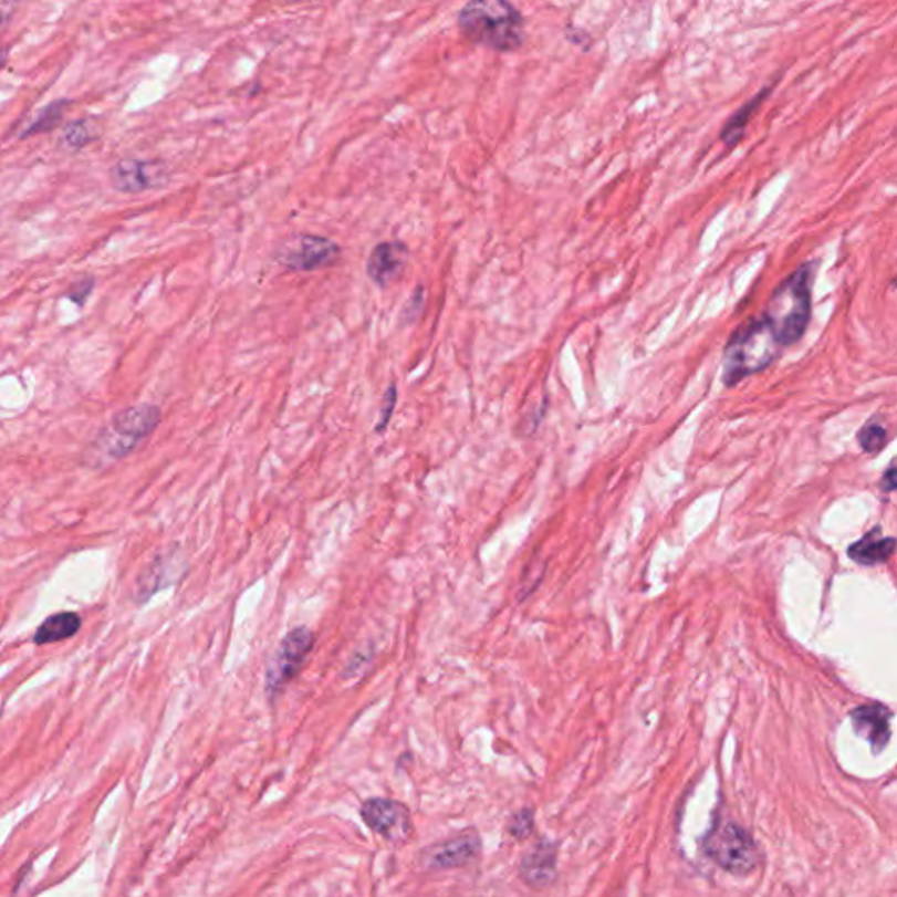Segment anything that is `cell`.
Listing matches in <instances>:
<instances>
[{"label":"cell","instance_id":"1","mask_svg":"<svg viewBox=\"0 0 897 897\" xmlns=\"http://www.w3.org/2000/svg\"><path fill=\"white\" fill-rule=\"evenodd\" d=\"M817 262H806L782 279L764 305L763 317L780 346L791 347L805 335L812 320V288Z\"/></svg>","mask_w":897,"mask_h":897},{"label":"cell","instance_id":"2","mask_svg":"<svg viewBox=\"0 0 897 897\" xmlns=\"http://www.w3.org/2000/svg\"><path fill=\"white\" fill-rule=\"evenodd\" d=\"M458 27L470 43L494 51H515L524 43V18L503 0L468 2L458 14Z\"/></svg>","mask_w":897,"mask_h":897},{"label":"cell","instance_id":"3","mask_svg":"<svg viewBox=\"0 0 897 897\" xmlns=\"http://www.w3.org/2000/svg\"><path fill=\"white\" fill-rule=\"evenodd\" d=\"M775 333L771 332L763 317H752L734 330L726 344L722 359V383L737 386L749 375L766 371L771 363L782 354Z\"/></svg>","mask_w":897,"mask_h":897},{"label":"cell","instance_id":"4","mask_svg":"<svg viewBox=\"0 0 897 897\" xmlns=\"http://www.w3.org/2000/svg\"><path fill=\"white\" fill-rule=\"evenodd\" d=\"M703 852L719 868L737 876L750 875L761 863V851L752 834L734 822L713 826L705 836Z\"/></svg>","mask_w":897,"mask_h":897},{"label":"cell","instance_id":"5","mask_svg":"<svg viewBox=\"0 0 897 897\" xmlns=\"http://www.w3.org/2000/svg\"><path fill=\"white\" fill-rule=\"evenodd\" d=\"M314 633L305 626L293 628L284 636L274 659L267 668L265 691L270 698L281 695L284 687L295 679L314 647Z\"/></svg>","mask_w":897,"mask_h":897},{"label":"cell","instance_id":"6","mask_svg":"<svg viewBox=\"0 0 897 897\" xmlns=\"http://www.w3.org/2000/svg\"><path fill=\"white\" fill-rule=\"evenodd\" d=\"M161 410L153 404L132 405L128 409H123L122 413L114 416L111 423V430L113 437L107 438L106 452L111 458H123L139 446L144 438H148L156 426L160 425Z\"/></svg>","mask_w":897,"mask_h":897},{"label":"cell","instance_id":"7","mask_svg":"<svg viewBox=\"0 0 897 897\" xmlns=\"http://www.w3.org/2000/svg\"><path fill=\"white\" fill-rule=\"evenodd\" d=\"M359 817L372 833L396 845L409 842L414 833L409 806L392 797H368L363 801Z\"/></svg>","mask_w":897,"mask_h":897},{"label":"cell","instance_id":"8","mask_svg":"<svg viewBox=\"0 0 897 897\" xmlns=\"http://www.w3.org/2000/svg\"><path fill=\"white\" fill-rule=\"evenodd\" d=\"M341 248L326 237L296 236L291 237L278 251L281 265L299 272L325 269L337 262Z\"/></svg>","mask_w":897,"mask_h":897},{"label":"cell","instance_id":"9","mask_svg":"<svg viewBox=\"0 0 897 897\" xmlns=\"http://www.w3.org/2000/svg\"><path fill=\"white\" fill-rule=\"evenodd\" d=\"M482 854V838L476 827H467L451 838L434 843L421 854L423 864L430 869H461L476 863Z\"/></svg>","mask_w":897,"mask_h":897},{"label":"cell","instance_id":"10","mask_svg":"<svg viewBox=\"0 0 897 897\" xmlns=\"http://www.w3.org/2000/svg\"><path fill=\"white\" fill-rule=\"evenodd\" d=\"M111 185L119 194H143L165 181V170L153 161L123 158L109 170Z\"/></svg>","mask_w":897,"mask_h":897},{"label":"cell","instance_id":"11","mask_svg":"<svg viewBox=\"0 0 897 897\" xmlns=\"http://www.w3.org/2000/svg\"><path fill=\"white\" fill-rule=\"evenodd\" d=\"M852 726L857 737L872 745L875 754H880L890 740L893 712L882 703L861 705L851 712Z\"/></svg>","mask_w":897,"mask_h":897},{"label":"cell","instance_id":"12","mask_svg":"<svg viewBox=\"0 0 897 897\" xmlns=\"http://www.w3.org/2000/svg\"><path fill=\"white\" fill-rule=\"evenodd\" d=\"M557 875V845L549 839H540L535 847L524 854L519 863V876L524 884L535 889H544Z\"/></svg>","mask_w":897,"mask_h":897},{"label":"cell","instance_id":"13","mask_svg":"<svg viewBox=\"0 0 897 897\" xmlns=\"http://www.w3.org/2000/svg\"><path fill=\"white\" fill-rule=\"evenodd\" d=\"M407 258L409 251L401 242H383V244L375 246L367 262L368 278L374 281L377 286L386 288L395 283L396 279L404 274L405 265H407Z\"/></svg>","mask_w":897,"mask_h":897},{"label":"cell","instance_id":"14","mask_svg":"<svg viewBox=\"0 0 897 897\" xmlns=\"http://www.w3.org/2000/svg\"><path fill=\"white\" fill-rule=\"evenodd\" d=\"M896 549L893 536H880V528L869 531L859 542L848 547V557L857 565L876 566L889 561Z\"/></svg>","mask_w":897,"mask_h":897},{"label":"cell","instance_id":"15","mask_svg":"<svg viewBox=\"0 0 897 897\" xmlns=\"http://www.w3.org/2000/svg\"><path fill=\"white\" fill-rule=\"evenodd\" d=\"M773 86L775 85L771 83V85L759 90L754 97H750L749 101L724 123V127H722L721 131V140L726 148L733 149L734 146L740 144V140L743 139V135H745L747 125H749L750 119L754 118V114L758 113L759 107L763 106V102L766 101L768 95L773 92Z\"/></svg>","mask_w":897,"mask_h":897},{"label":"cell","instance_id":"16","mask_svg":"<svg viewBox=\"0 0 897 897\" xmlns=\"http://www.w3.org/2000/svg\"><path fill=\"white\" fill-rule=\"evenodd\" d=\"M81 617L76 612H59L53 614L39 626L34 635L35 645L55 644L77 635L81 629Z\"/></svg>","mask_w":897,"mask_h":897},{"label":"cell","instance_id":"17","mask_svg":"<svg viewBox=\"0 0 897 897\" xmlns=\"http://www.w3.org/2000/svg\"><path fill=\"white\" fill-rule=\"evenodd\" d=\"M69 106H71L69 98H60V101L48 104V106L35 116L34 122L30 123L29 127L20 134V139L34 137V135L39 134H46V132L59 127L62 119H64L65 109H67Z\"/></svg>","mask_w":897,"mask_h":897},{"label":"cell","instance_id":"18","mask_svg":"<svg viewBox=\"0 0 897 897\" xmlns=\"http://www.w3.org/2000/svg\"><path fill=\"white\" fill-rule=\"evenodd\" d=\"M62 144L71 152L85 148L93 140V132L85 119H76V122L69 123L67 127L62 131Z\"/></svg>","mask_w":897,"mask_h":897},{"label":"cell","instance_id":"19","mask_svg":"<svg viewBox=\"0 0 897 897\" xmlns=\"http://www.w3.org/2000/svg\"><path fill=\"white\" fill-rule=\"evenodd\" d=\"M533 827H535V813L530 809L519 810L507 822V833L518 842L530 838Z\"/></svg>","mask_w":897,"mask_h":897},{"label":"cell","instance_id":"20","mask_svg":"<svg viewBox=\"0 0 897 897\" xmlns=\"http://www.w3.org/2000/svg\"><path fill=\"white\" fill-rule=\"evenodd\" d=\"M885 442H887V430H885L884 426L878 425V423H866V425L863 426V430L859 431L861 447H863L864 451L869 452V455L880 452L882 449H884Z\"/></svg>","mask_w":897,"mask_h":897},{"label":"cell","instance_id":"21","mask_svg":"<svg viewBox=\"0 0 897 897\" xmlns=\"http://www.w3.org/2000/svg\"><path fill=\"white\" fill-rule=\"evenodd\" d=\"M93 288H95V279L93 278H83L76 283L71 284L67 291H65V299L71 300L72 304L77 305V307L83 309L88 302L90 295H92Z\"/></svg>","mask_w":897,"mask_h":897},{"label":"cell","instance_id":"22","mask_svg":"<svg viewBox=\"0 0 897 897\" xmlns=\"http://www.w3.org/2000/svg\"><path fill=\"white\" fill-rule=\"evenodd\" d=\"M372 656H374V654H371V650H365V653L359 650V653L354 654V656L351 657L350 665H347L346 674H344L346 675V679L356 677V675L362 674V670H367L368 665H371Z\"/></svg>","mask_w":897,"mask_h":897},{"label":"cell","instance_id":"23","mask_svg":"<svg viewBox=\"0 0 897 897\" xmlns=\"http://www.w3.org/2000/svg\"><path fill=\"white\" fill-rule=\"evenodd\" d=\"M384 400H386V404H384V409L380 410V421L377 423V428H375L377 434H383V431L386 430V426L389 425V419H392V413L396 405L395 386H392V388L388 389V395H386Z\"/></svg>","mask_w":897,"mask_h":897},{"label":"cell","instance_id":"24","mask_svg":"<svg viewBox=\"0 0 897 897\" xmlns=\"http://www.w3.org/2000/svg\"><path fill=\"white\" fill-rule=\"evenodd\" d=\"M566 38H569L573 44L584 48V50L591 46V35L587 34L586 30L577 29V27H575V29L570 27V29L566 30Z\"/></svg>","mask_w":897,"mask_h":897},{"label":"cell","instance_id":"25","mask_svg":"<svg viewBox=\"0 0 897 897\" xmlns=\"http://www.w3.org/2000/svg\"><path fill=\"white\" fill-rule=\"evenodd\" d=\"M882 488L885 491H894L896 488V468H894V463H890L889 470L885 473L884 479H882Z\"/></svg>","mask_w":897,"mask_h":897},{"label":"cell","instance_id":"26","mask_svg":"<svg viewBox=\"0 0 897 897\" xmlns=\"http://www.w3.org/2000/svg\"><path fill=\"white\" fill-rule=\"evenodd\" d=\"M8 64V50L0 48V69H4Z\"/></svg>","mask_w":897,"mask_h":897}]
</instances>
